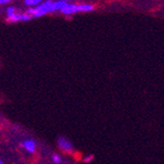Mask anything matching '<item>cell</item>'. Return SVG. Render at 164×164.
<instances>
[{
    "label": "cell",
    "instance_id": "cell-1",
    "mask_svg": "<svg viewBox=\"0 0 164 164\" xmlns=\"http://www.w3.org/2000/svg\"><path fill=\"white\" fill-rule=\"evenodd\" d=\"M93 6L90 4H69L66 5L64 9L61 10L63 14H73L75 12H84V11H92Z\"/></svg>",
    "mask_w": 164,
    "mask_h": 164
},
{
    "label": "cell",
    "instance_id": "cell-2",
    "mask_svg": "<svg viewBox=\"0 0 164 164\" xmlns=\"http://www.w3.org/2000/svg\"><path fill=\"white\" fill-rule=\"evenodd\" d=\"M44 6L46 10L48 12H53V11H57V10H62L66 7V5L68 4L67 1H50V0H48V1H44L43 2Z\"/></svg>",
    "mask_w": 164,
    "mask_h": 164
},
{
    "label": "cell",
    "instance_id": "cell-3",
    "mask_svg": "<svg viewBox=\"0 0 164 164\" xmlns=\"http://www.w3.org/2000/svg\"><path fill=\"white\" fill-rule=\"evenodd\" d=\"M58 146L61 149L65 150V152H72V150L74 149L72 142L69 140L63 138V137H60V138L58 139Z\"/></svg>",
    "mask_w": 164,
    "mask_h": 164
},
{
    "label": "cell",
    "instance_id": "cell-4",
    "mask_svg": "<svg viewBox=\"0 0 164 164\" xmlns=\"http://www.w3.org/2000/svg\"><path fill=\"white\" fill-rule=\"evenodd\" d=\"M23 146L31 153H33L36 152V146L37 145H36V142H33L32 140H26L24 142V143H23Z\"/></svg>",
    "mask_w": 164,
    "mask_h": 164
},
{
    "label": "cell",
    "instance_id": "cell-5",
    "mask_svg": "<svg viewBox=\"0 0 164 164\" xmlns=\"http://www.w3.org/2000/svg\"><path fill=\"white\" fill-rule=\"evenodd\" d=\"M47 12H48V11L46 10L45 6H44V4H43V2H42V4H39L38 6H37V7H36V14H35V16H33V17H40V16H43V15L46 14Z\"/></svg>",
    "mask_w": 164,
    "mask_h": 164
},
{
    "label": "cell",
    "instance_id": "cell-6",
    "mask_svg": "<svg viewBox=\"0 0 164 164\" xmlns=\"http://www.w3.org/2000/svg\"><path fill=\"white\" fill-rule=\"evenodd\" d=\"M25 4L28 6H38L39 4H42V1L40 0H26Z\"/></svg>",
    "mask_w": 164,
    "mask_h": 164
},
{
    "label": "cell",
    "instance_id": "cell-7",
    "mask_svg": "<svg viewBox=\"0 0 164 164\" xmlns=\"http://www.w3.org/2000/svg\"><path fill=\"white\" fill-rule=\"evenodd\" d=\"M6 13H7V16L8 18L12 17L13 15H15L16 14V12H15V8L14 7H12V6H10V7L7 8V10H6Z\"/></svg>",
    "mask_w": 164,
    "mask_h": 164
},
{
    "label": "cell",
    "instance_id": "cell-8",
    "mask_svg": "<svg viewBox=\"0 0 164 164\" xmlns=\"http://www.w3.org/2000/svg\"><path fill=\"white\" fill-rule=\"evenodd\" d=\"M93 158H94V155L93 154H90V155H87V156L85 157V158H84V162L88 163V162H91Z\"/></svg>",
    "mask_w": 164,
    "mask_h": 164
},
{
    "label": "cell",
    "instance_id": "cell-9",
    "mask_svg": "<svg viewBox=\"0 0 164 164\" xmlns=\"http://www.w3.org/2000/svg\"><path fill=\"white\" fill-rule=\"evenodd\" d=\"M52 160L55 163H60L61 162V157L58 154H53L52 156Z\"/></svg>",
    "mask_w": 164,
    "mask_h": 164
},
{
    "label": "cell",
    "instance_id": "cell-10",
    "mask_svg": "<svg viewBox=\"0 0 164 164\" xmlns=\"http://www.w3.org/2000/svg\"><path fill=\"white\" fill-rule=\"evenodd\" d=\"M31 19H32V16L28 14H22V21H29Z\"/></svg>",
    "mask_w": 164,
    "mask_h": 164
},
{
    "label": "cell",
    "instance_id": "cell-11",
    "mask_svg": "<svg viewBox=\"0 0 164 164\" xmlns=\"http://www.w3.org/2000/svg\"><path fill=\"white\" fill-rule=\"evenodd\" d=\"M27 13H28V14H32V16H35V14H36V8H29L28 9V11H27Z\"/></svg>",
    "mask_w": 164,
    "mask_h": 164
},
{
    "label": "cell",
    "instance_id": "cell-12",
    "mask_svg": "<svg viewBox=\"0 0 164 164\" xmlns=\"http://www.w3.org/2000/svg\"><path fill=\"white\" fill-rule=\"evenodd\" d=\"M0 3L5 4V3H9V0H0Z\"/></svg>",
    "mask_w": 164,
    "mask_h": 164
},
{
    "label": "cell",
    "instance_id": "cell-13",
    "mask_svg": "<svg viewBox=\"0 0 164 164\" xmlns=\"http://www.w3.org/2000/svg\"><path fill=\"white\" fill-rule=\"evenodd\" d=\"M0 164H4V163H3V162L1 161V162H0Z\"/></svg>",
    "mask_w": 164,
    "mask_h": 164
}]
</instances>
